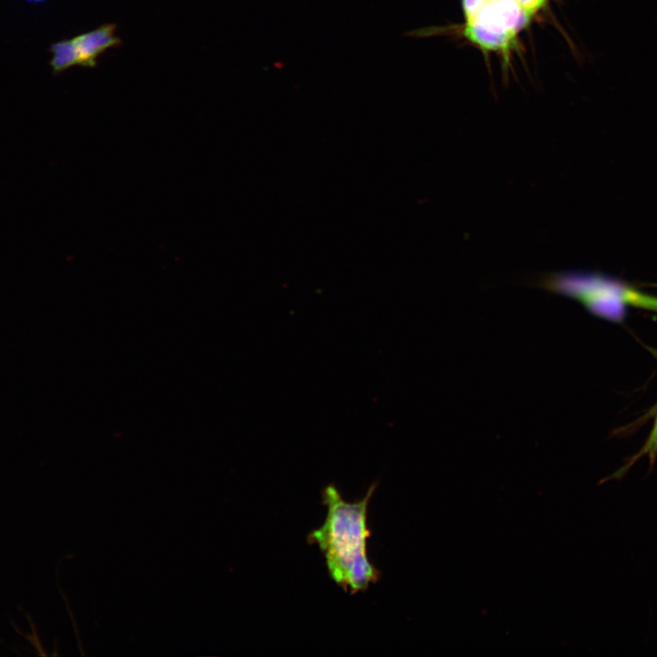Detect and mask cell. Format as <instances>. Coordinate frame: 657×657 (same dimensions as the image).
Returning <instances> with one entry per match:
<instances>
[{"label": "cell", "mask_w": 657, "mask_h": 657, "mask_svg": "<svg viewBox=\"0 0 657 657\" xmlns=\"http://www.w3.org/2000/svg\"><path fill=\"white\" fill-rule=\"evenodd\" d=\"M376 487L377 483L370 485L361 499L349 502L335 485L325 486L322 490V503L327 507L325 520L308 536V542L317 545L323 554L329 577L350 594L365 591L381 577L367 552L370 537L368 507Z\"/></svg>", "instance_id": "6da1fadb"}, {"label": "cell", "mask_w": 657, "mask_h": 657, "mask_svg": "<svg viewBox=\"0 0 657 657\" xmlns=\"http://www.w3.org/2000/svg\"><path fill=\"white\" fill-rule=\"evenodd\" d=\"M526 13L532 18L537 13L542 10L549 0H517Z\"/></svg>", "instance_id": "52a82bcc"}, {"label": "cell", "mask_w": 657, "mask_h": 657, "mask_svg": "<svg viewBox=\"0 0 657 657\" xmlns=\"http://www.w3.org/2000/svg\"><path fill=\"white\" fill-rule=\"evenodd\" d=\"M116 25L106 24L72 38L78 66L95 68L97 58L106 50L121 45L116 36Z\"/></svg>", "instance_id": "277c9868"}, {"label": "cell", "mask_w": 657, "mask_h": 657, "mask_svg": "<svg viewBox=\"0 0 657 657\" xmlns=\"http://www.w3.org/2000/svg\"></svg>", "instance_id": "9c48e42d"}, {"label": "cell", "mask_w": 657, "mask_h": 657, "mask_svg": "<svg viewBox=\"0 0 657 657\" xmlns=\"http://www.w3.org/2000/svg\"><path fill=\"white\" fill-rule=\"evenodd\" d=\"M530 19L517 0H485L465 18L463 33L483 51L508 54Z\"/></svg>", "instance_id": "3957f363"}, {"label": "cell", "mask_w": 657, "mask_h": 657, "mask_svg": "<svg viewBox=\"0 0 657 657\" xmlns=\"http://www.w3.org/2000/svg\"><path fill=\"white\" fill-rule=\"evenodd\" d=\"M647 455L650 461L651 470L653 468L657 458V414L653 422L652 431L646 439L641 450L635 454L626 459V464L619 468L616 472L609 476L601 479L599 485L609 482L610 480L620 481L623 478L629 469L641 457Z\"/></svg>", "instance_id": "5b68a950"}, {"label": "cell", "mask_w": 657, "mask_h": 657, "mask_svg": "<svg viewBox=\"0 0 657 657\" xmlns=\"http://www.w3.org/2000/svg\"><path fill=\"white\" fill-rule=\"evenodd\" d=\"M532 284L574 299L592 315L612 322H620L629 307L657 312V297L599 273L551 272L541 275Z\"/></svg>", "instance_id": "7a4b0ae2"}, {"label": "cell", "mask_w": 657, "mask_h": 657, "mask_svg": "<svg viewBox=\"0 0 657 657\" xmlns=\"http://www.w3.org/2000/svg\"><path fill=\"white\" fill-rule=\"evenodd\" d=\"M50 52L52 53L50 66L53 73L59 74L71 67L78 66L72 38L63 39L52 44Z\"/></svg>", "instance_id": "8992f818"}, {"label": "cell", "mask_w": 657, "mask_h": 657, "mask_svg": "<svg viewBox=\"0 0 657 657\" xmlns=\"http://www.w3.org/2000/svg\"><path fill=\"white\" fill-rule=\"evenodd\" d=\"M26 1H28V2H43L45 0H26Z\"/></svg>", "instance_id": "ba28073f"}]
</instances>
